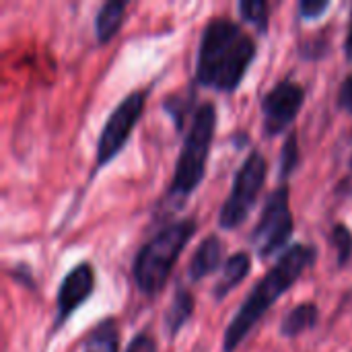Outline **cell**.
<instances>
[{
    "instance_id": "1",
    "label": "cell",
    "mask_w": 352,
    "mask_h": 352,
    "mask_svg": "<svg viewBox=\"0 0 352 352\" xmlns=\"http://www.w3.org/2000/svg\"><path fill=\"white\" fill-rule=\"evenodd\" d=\"M258 45L235 21L214 16L206 23L196 58V82L221 93H233L243 82Z\"/></svg>"
},
{
    "instance_id": "2",
    "label": "cell",
    "mask_w": 352,
    "mask_h": 352,
    "mask_svg": "<svg viewBox=\"0 0 352 352\" xmlns=\"http://www.w3.org/2000/svg\"><path fill=\"white\" fill-rule=\"evenodd\" d=\"M318 260V250L307 243H295L287 248L276 264L260 278V283L252 289L243 305L237 309L235 318L225 330L223 352H235L237 346L250 336L256 324L268 314V309L285 295L314 262Z\"/></svg>"
},
{
    "instance_id": "3",
    "label": "cell",
    "mask_w": 352,
    "mask_h": 352,
    "mask_svg": "<svg viewBox=\"0 0 352 352\" xmlns=\"http://www.w3.org/2000/svg\"><path fill=\"white\" fill-rule=\"evenodd\" d=\"M196 229L198 227L194 219L175 221L163 227L161 231H157L138 250L132 264V274H134V285L142 295L157 297L163 291L171 270L177 264V258L192 241Z\"/></svg>"
},
{
    "instance_id": "4",
    "label": "cell",
    "mask_w": 352,
    "mask_h": 352,
    "mask_svg": "<svg viewBox=\"0 0 352 352\" xmlns=\"http://www.w3.org/2000/svg\"><path fill=\"white\" fill-rule=\"evenodd\" d=\"M214 130H217V107L210 101H206L198 105V109L194 111L190 130L184 136V146L177 157L173 179L167 192L169 202L175 204L186 202L202 184Z\"/></svg>"
},
{
    "instance_id": "5",
    "label": "cell",
    "mask_w": 352,
    "mask_h": 352,
    "mask_svg": "<svg viewBox=\"0 0 352 352\" xmlns=\"http://www.w3.org/2000/svg\"><path fill=\"white\" fill-rule=\"evenodd\" d=\"M266 175H268L266 157L260 151H252L241 163L239 171L235 173L231 194L221 208V214H219L221 229L233 231L245 223V219L256 206L258 196L266 184Z\"/></svg>"
},
{
    "instance_id": "6",
    "label": "cell",
    "mask_w": 352,
    "mask_h": 352,
    "mask_svg": "<svg viewBox=\"0 0 352 352\" xmlns=\"http://www.w3.org/2000/svg\"><path fill=\"white\" fill-rule=\"evenodd\" d=\"M293 229L295 221L289 206V186L283 184L268 194L260 221L250 235V243L258 258L266 260L287 248L289 239L293 237Z\"/></svg>"
},
{
    "instance_id": "7",
    "label": "cell",
    "mask_w": 352,
    "mask_h": 352,
    "mask_svg": "<svg viewBox=\"0 0 352 352\" xmlns=\"http://www.w3.org/2000/svg\"><path fill=\"white\" fill-rule=\"evenodd\" d=\"M142 109H144V93L132 91L109 113L97 140V159H95L97 169H103L111 159H116L122 153L134 126L140 120Z\"/></svg>"
},
{
    "instance_id": "8",
    "label": "cell",
    "mask_w": 352,
    "mask_h": 352,
    "mask_svg": "<svg viewBox=\"0 0 352 352\" xmlns=\"http://www.w3.org/2000/svg\"><path fill=\"white\" fill-rule=\"evenodd\" d=\"M305 103V89L293 80L276 82L262 97V128L268 138L283 134L299 116Z\"/></svg>"
},
{
    "instance_id": "9",
    "label": "cell",
    "mask_w": 352,
    "mask_h": 352,
    "mask_svg": "<svg viewBox=\"0 0 352 352\" xmlns=\"http://www.w3.org/2000/svg\"><path fill=\"white\" fill-rule=\"evenodd\" d=\"M95 291V272L89 262L76 264L64 278L56 295V318L52 324L54 334L72 318V314L89 301Z\"/></svg>"
},
{
    "instance_id": "10",
    "label": "cell",
    "mask_w": 352,
    "mask_h": 352,
    "mask_svg": "<svg viewBox=\"0 0 352 352\" xmlns=\"http://www.w3.org/2000/svg\"><path fill=\"white\" fill-rule=\"evenodd\" d=\"M221 266H223V241L217 235H208L200 241L198 250L194 252L188 266V276L190 280L200 283L206 276L214 274Z\"/></svg>"
},
{
    "instance_id": "11",
    "label": "cell",
    "mask_w": 352,
    "mask_h": 352,
    "mask_svg": "<svg viewBox=\"0 0 352 352\" xmlns=\"http://www.w3.org/2000/svg\"><path fill=\"white\" fill-rule=\"evenodd\" d=\"M252 270V258L248 252H237L233 254L225 264H223V270H221V278L217 280L214 289H212V297L217 301H223L233 289H237L245 276L250 274Z\"/></svg>"
},
{
    "instance_id": "12",
    "label": "cell",
    "mask_w": 352,
    "mask_h": 352,
    "mask_svg": "<svg viewBox=\"0 0 352 352\" xmlns=\"http://www.w3.org/2000/svg\"><path fill=\"white\" fill-rule=\"evenodd\" d=\"M192 314H194L192 293L186 287H177L173 293V299L165 311V318H163V326H165L169 340H173L184 330V326L192 320Z\"/></svg>"
},
{
    "instance_id": "13",
    "label": "cell",
    "mask_w": 352,
    "mask_h": 352,
    "mask_svg": "<svg viewBox=\"0 0 352 352\" xmlns=\"http://www.w3.org/2000/svg\"><path fill=\"white\" fill-rule=\"evenodd\" d=\"M126 8H128V2L124 0H109L101 4L95 16V37L99 43H109L118 35L124 23Z\"/></svg>"
},
{
    "instance_id": "14",
    "label": "cell",
    "mask_w": 352,
    "mask_h": 352,
    "mask_svg": "<svg viewBox=\"0 0 352 352\" xmlns=\"http://www.w3.org/2000/svg\"><path fill=\"white\" fill-rule=\"evenodd\" d=\"M82 352H120V330L113 318L101 320L82 340Z\"/></svg>"
},
{
    "instance_id": "15",
    "label": "cell",
    "mask_w": 352,
    "mask_h": 352,
    "mask_svg": "<svg viewBox=\"0 0 352 352\" xmlns=\"http://www.w3.org/2000/svg\"><path fill=\"white\" fill-rule=\"evenodd\" d=\"M318 320H320L318 305L316 303H301V305H297L295 309H291L283 318L278 332L285 338H295V336H299V334L316 328L318 326Z\"/></svg>"
},
{
    "instance_id": "16",
    "label": "cell",
    "mask_w": 352,
    "mask_h": 352,
    "mask_svg": "<svg viewBox=\"0 0 352 352\" xmlns=\"http://www.w3.org/2000/svg\"><path fill=\"white\" fill-rule=\"evenodd\" d=\"M237 10L243 21L256 27L260 35L268 33L270 27V4L266 0H241L237 4Z\"/></svg>"
},
{
    "instance_id": "17",
    "label": "cell",
    "mask_w": 352,
    "mask_h": 352,
    "mask_svg": "<svg viewBox=\"0 0 352 352\" xmlns=\"http://www.w3.org/2000/svg\"><path fill=\"white\" fill-rule=\"evenodd\" d=\"M299 161H301L299 134L289 132V136L283 142V151H280V159H278V182H287L299 167Z\"/></svg>"
},
{
    "instance_id": "18",
    "label": "cell",
    "mask_w": 352,
    "mask_h": 352,
    "mask_svg": "<svg viewBox=\"0 0 352 352\" xmlns=\"http://www.w3.org/2000/svg\"><path fill=\"white\" fill-rule=\"evenodd\" d=\"M330 243L336 250L338 268H344L352 260V231L346 225L336 223L330 231Z\"/></svg>"
},
{
    "instance_id": "19",
    "label": "cell",
    "mask_w": 352,
    "mask_h": 352,
    "mask_svg": "<svg viewBox=\"0 0 352 352\" xmlns=\"http://www.w3.org/2000/svg\"><path fill=\"white\" fill-rule=\"evenodd\" d=\"M330 47H332V43L328 39V33L326 31H320L318 35L301 41L297 52H299L301 60H305V62H318V60H324L330 54Z\"/></svg>"
},
{
    "instance_id": "20",
    "label": "cell",
    "mask_w": 352,
    "mask_h": 352,
    "mask_svg": "<svg viewBox=\"0 0 352 352\" xmlns=\"http://www.w3.org/2000/svg\"><path fill=\"white\" fill-rule=\"evenodd\" d=\"M190 107H192V95H188V97H184V95H173V97H169V99L163 103V109L169 113V118L173 120V124H175V128H177L179 132H182V128H184V124H186V116H188Z\"/></svg>"
},
{
    "instance_id": "21",
    "label": "cell",
    "mask_w": 352,
    "mask_h": 352,
    "mask_svg": "<svg viewBox=\"0 0 352 352\" xmlns=\"http://www.w3.org/2000/svg\"><path fill=\"white\" fill-rule=\"evenodd\" d=\"M330 8V0H301L297 10L303 21H314L324 16V12Z\"/></svg>"
},
{
    "instance_id": "22",
    "label": "cell",
    "mask_w": 352,
    "mask_h": 352,
    "mask_svg": "<svg viewBox=\"0 0 352 352\" xmlns=\"http://www.w3.org/2000/svg\"><path fill=\"white\" fill-rule=\"evenodd\" d=\"M126 352H157L155 338H153L148 332H140V334H136V336L130 340Z\"/></svg>"
},
{
    "instance_id": "23",
    "label": "cell",
    "mask_w": 352,
    "mask_h": 352,
    "mask_svg": "<svg viewBox=\"0 0 352 352\" xmlns=\"http://www.w3.org/2000/svg\"><path fill=\"white\" fill-rule=\"evenodd\" d=\"M338 107L352 116V72L342 80L338 91Z\"/></svg>"
},
{
    "instance_id": "24",
    "label": "cell",
    "mask_w": 352,
    "mask_h": 352,
    "mask_svg": "<svg viewBox=\"0 0 352 352\" xmlns=\"http://www.w3.org/2000/svg\"><path fill=\"white\" fill-rule=\"evenodd\" d=\"M344 56H346L349 62H352V10L351 23H349V35H346V41H344Z\"/></svg>"
}]
</instances>
